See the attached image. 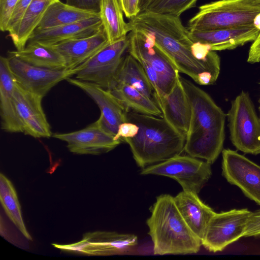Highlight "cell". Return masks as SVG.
Masks as SVG:
<instances>
[{"label": "cell", "instance_id": "obj_10", "mask_svg": "<svg viewBox=\"0 0 260 260\" xmlns=\"http://www.w3.org/2000/svg\"><path fill=\"white\" fill-rule=\"evenodd\" d=\"M251 212L244 208L215 213L208 224L202 245L210 252L222 251L244 236Z\"/></svg>", "mask_w": 260, "mask_h": 260}, {"label": "cell", "instance_id": "obj_35", "mask_svg": "<svg viewBox=\"0 0 260 260\" xmlns=\"http://www.w3.org/2000/svg\"><path fill=\"white\" fill-rule=\"evenodd\" d=\"M101 0H66V4L74 7L99 13Z\"/></svg>", "mask_w": 260, "mask_h": 260}, {"label": "cell", "instance_id": "obj_21", "mask_svg": "<svg viewBox=\"0 0 260 260\" xmlns=\"http://www.w3.org/2000/svg\"><path fill=\"white\" fill-rule=\"evenodd\" d=\"M108 42L103 28L92 36L68 40L52 46L64 58L67 70H73L83 64Z\"/></svg>", "mask_w": 260, "mask_h": 260}, {"label": "cell", "instance_id": "obj_18", "mask_svg": "<svg viewBox=\"0 0 260 260\" xmlns=\"http://www.w3.org/2000/svg\"><path fill=\"white\" fill-rule=\"evenodd\" d=\"M260 30L255 26L189 31L192 40L207 45L212 51L234 49L254 41Z\"/></svg>", "mask_w": 260, "mask_h": 260}, {"label": "cell", "instance_id": "obj_31", "mask_svg": "<svg viewBox=\"0 0 260 260\" xmlns=\"http://www.w3.org/2000/svg\"><path fill=\"white\" fill-rule=\"evenodd\" d=\"M18 0H0V29L7 31L9 21Z\"/></svg>", "mask_w": 260, "mask_h": 260}, {"label": "cell", "instance_id": "obj_25", "mask_svg": "<svg viewBox=\"0 0 260 260\" xmlns=\"http://www.w3.org/2000/svg\"><path fill=\"white\" fill-rule=\"evenodd\" d=\"M57 0H32L18 24L9 32L17 50L23 49L49 6Z\"/></svg>", "mask_w": 260, "mask_h": 260}, {"label": "cell", "instance_id": "obj_13", "mask_svg": "<svg viewBox=\"0 0 260 260\" xmlns=\"http://www.w3.org/2000/svg\"><path fill=\"white\" fill-rule=\"evenodd\" d=\"M9 63L16 82L25 90L44 97L59 82L76 74L73 70H55L35 67L13 56Z\"/></svg>", "mask_w": 260, "mask_h": 260}, {"label": "cell", "instance_id": "obj_17", "mask_svg": "<svg viewBox=\"0 0 260 260\" xmlns=\"http://www.w3.org/2000/svg\"><path fill=\"white\" fill-rule=\"evenodd\" d=\"M156 103L161 111L162 118L186 136L189 126L191 108L179 75L170 91L156 98Z\"/></svg>", "mask_w": 260, "mask_h": 260}, {"label": "cell", "instance_id": "obj_24", "mask_svg": "<svg viewBox=\"0 0 260 260\" xmlns=\"http://www.w3.org/2000/svg\"><path fill=\"white\" fill-rule=\"evenodd\" d=\"M100 16V14L80 9L59 0L47 8L34 31H41L62 26Z\"/></svg>", "mask_w": 260, "mask_h": 260}, {"label": "cell", "instance_id": "obj_22", "mask_svg": "<svg viewBox=\"0 0 260 260\" xmlns=\"http://www.w3.org/2000/svg\"><path fill=\"white\" fill-rule=\"evenodd\" d=\"M103 28L100 16L58 27L34 31L27 43L38 42L54 45L68 40L92 36Z\"/></svg>", "mask_w": 260, "mask_h": 260}, {"label": "cell", "instance_id": "obj_9", "mask_svg": "<svg viewBox=\"0 0 260 260\" xmlns=\"http://www.w3.org/2000/svg\"><path fill=\"white\" fill-rule=\"evenodd\" d=\"M128 45L127 36L117 41L108 42L78 67L76 78L95 84L107 90H112L116 85L117 72Z\"/></svg>", "mask_w": 260, "mask_h": 260}, {"label": "cell", "instance_id": "obj_3", "mask_svg": "<svg viewBox=\"0 0 260 260\" xmlns=\"http://www.w3.org/2000/svg\"><path fill=\"white\" fill-rule=\"evenodd\" d=\"M127 121L139 127L137 134L125 138L137 164L143 169L181 154L185 136L164 118L133 111L127 113Z\"/></svg>", "mask_w": 260, "mask_h": 260}, {"label": "cell", "instance_id": "obj_38", "mask_svg": "<svg viewBox=\"0 0 260 260\" xmlns=\"http://www.w3.org/2000/svg\"><path fill=\"white\" fill-rule=\"evenodd\" d=\"M148 0H140V10L142 6L145 4Z\"/></svg>", "mask_w": 260, "mask_h": 260}, {"label": "cell", "instance_id": "obj_12", "mask_svg": "<svg viewBox=\"0 0 260 260\" xmlns=\"http://www.w3.org/2000/svg\"><path fill=\"white\" fill-rule=\"evenodd\" d=\"M222 175L260 206V166L230 149L222 151Z\"/></svg>", "mask_w": 260, "mask_h": 260}, {"label": "cell", "instance_id": "obj_2", "mask_svg": "<svg viewBox=\"0 0 260 260\" xmlns=\"http://www.w3.org/2000/svg\"><path fill=\"white\" fill-rule=\"evenodd\" d=\"M191 108L184 151L214 163L223 150L226 114L204 90L181 77Z\"/></svg>", "mask_w": 260, "mask_h": 260}, {"label": "cell", "instance_id": "obj_11", "mask_svg": "<svg viewBox=\"0 0 260 260\" xmlns=\"http://www.w3.org/2000/svg\"><path fill=\"white\" fill-rule=\"evenodd\" d=\"M137 245L138 238L134 234L105 231L85 233L81 241L71 244H52L63 250L99 256L127 254Z\"/></svg>", "mask_w": 260, "mask_h": 260}, {"label": "cell", "instance_id": "obj_40", "mask_svg": "<svg viewBox=\"0 0 260 260\" xmlns=\"http://www.w3.org/2000/svg\"><path fill=\"white\" fill-rule=\"evenodd\" d=\"M259 112H260V106H259ZM259 118H260V116H259Z\"/></svg>", "mask_w": 260, "mask_h": 260}, {"label": "cell", "instance_id": "obj_34", "mask_svg": "<svg viewBox=\"0 0 260 260\" xmlns=\"http://www.w3.org/2000/svg\"><path fill=\"white\" fill-rule=\"evenodd\" d=\"M138 129L139 127L136 124L127 121L119 125L115 138L122 142L125 138H132L135 136Z\"/></svg>", "mask_w": 260, "mask_h": 260}, {"label": "cell", "instance_id": "obj_26", "mask_svg": "<svg viewBox=\"0 0 260 260\" xmlns=\"http://www.w3.org/2000/svg\"><path fill=\"white\" fill-rule=\"evenodd\" d=\"M118 84L129 85L156 103L154 90L146 73L138 60L129 54L123 57L119 66L116 76V85Z\"/></svg>", "mask_w": 260, "mask_h": 260}, {"label": "cell", "instance_id": "obj_4", "mask_svg": "<svg viewBox=\"0 0 260 260\" xmlns=\"http://www.w3.org/2000/svg\"><path fill=\"white\" fill-rule=\"evenodd\" d=\"M154 255L188 254L199 252L202 241L188 227L169 194L157 197L147 219Z\"/></svg>", "mask_w": 260, "mask_h": 260}, {"label": "cell", "instance_id": "obj_5", "mask_svg": "<svg viewBox=\"0 0 260 260\" xmlns=\"http://www.w3.org/2000/svg\"><path fill=\"white\" fill-rule=\"evenodd\" d=\"M127 52L143 67L154 90L156 98L168 93L179 72L148 33L131 30Z\"/></svg>", "mask_w": 260, "mask_h": 260}, {"label": "cell", "instance_id": "obj_27", "mask_svg": "<svg viewBox=\"0 0 260 260\" xmlns=\"http://www.w3.org/2000/svg\"><path fill=\"white\" fill-rule=\"evenodd\" d=\"M110 91L127 112L133 111L162 117L161 111L154 101L129 85L118 84Z\"/></svg>", "mask_w": 260, "mask_h": 260}, {"label": "cell", "instance_id": "obj_39", "mask_svg": "<svg viewBox=\"0 0 260 260\" xmlns=\"http://www.w3.org/2000/svg\"><path fill=\"white\" fill-rule=\"evenodd\" d=\"M255 1H257V2L260 3V0H255Z\"/></svg>", "mask_w": 260, "mask_h": 260}, {"label": "cell", "instance_id": "obj_36", "mask_svg": "<svg viewBox=\"0 0 260 260\" xmlns=\"http://www.w3.org/2000/svg\"><path fill=\"white\" fill-rule=\"evenodd\" d=\"M122 10L125 16L132 18L140 12V0H120Z\"/></svg>", "mask_w": 260, "mask_h": 260}, {"label": "cell", "instance_id": "obj_20", "mask_svg": "<svg viewBox=\"0 0 260 260\" xmlns=\"http://www.w3.org/2000/svg\"><path fill=\"white\" fill-rule=\"evenodd\" d=\"M175 204L182 218L201 241L215 212L200 199L198 193L183 190L174 197Z\"/></svg>", "mask_w": 260, "mask_h": 260}, {"label": "cell", "instance_id": "obj_16", "mask_svg": "<svg viewBox=\"0 0 260 260\" xmlns=\"http://www.w3.org/2000/svg\"><path fill=\"white\" fill-rule=\"evenodd\" d=\"M86 92L97 104L101 111L98 119L102 127L114 137L119 125L127 121V112L110 90L90 82L70 78L66 80Z\"/></svg>", "mask_w": 260, "mask_h": 260}, {"label": "cell", "instance_id": "obj_41", "mask_svg": "<svg viewBox=\"0 0 260 260\" xmlns=\"http://www.w3.org/2000/svg\"><path fill=\"white\" fill-rule=\"evenodd\" d=\"M119 1H120V0H119Z\"/></svg>", "mask_w": 260, "mask_h": 260}, {"label": "cell", "instance_id": "obj_28", "mask_svg": "<svg viewBox=\"0 0 260 260\" xmlns=\"http://www.w3.org/2000/svg\"><path fill=\"white\" fill-rule=\"evenodd\" d=\"M119 0H101L100 17L108 41L112 43L127 36L130 32L124 20Z\"/></svg>", "mask_w": 260, "mask_h": 260}, {"label": "cell", "instance_id": "obj_30", "mask_svg": "<svg viewBox=\"0 0 260 260\" xmlns=\"http://www.w3.org/2000/svg\"><path fill=\"white\" fill-rule=\"evenodd\" d=\"M197 1L198 0H148L141 8L140 12L147 11L179 17L185 11L195 7Z\"/></svg>", "mask_w": 260, "mask_h": 260}, {"label": "cell", "instance_id": "obj_6", "mask_svg": "<svg viewBox=\"0 0 260 260\" xmlns=\"http://www.w3.org/2000/svg\"><path fill=\"white\" fill-rule=\"evenodd\" d=\"M260 14V3L255 0H219L199 7L188 21L189 31L254 26Z\"/></svg>", "mask_w": 260, "mask_h": 260}, {"label": "cell", "instance_id": "obj_1", "mask_svg": "<svg viewBox=\"0 0 260 260\" xmlns=\"http://www.w3.org/2000/svg\"><path fill=\"white\" fill-rule=\"evenodd\" d=\"M131 30L149 34L179 71L197 84H214L220 71V59L204 44L193 42L189 31L179 17L170 14L141 12L131 19Z\"/></svg>", "mask_w": 260, "mask_h": 260}, {"label": "cell", "instance_id": "obj_15", "mask_svg": "<svg viewBox=\"0 0 260 260\" xmlns=\"http://www.w3.org/2000/svg\"><path fill=\"white\" fill-rule=\"evenodd\" d=\"M14 98L23 133L36 138L52 136L42 106L43 97L25 90L16 82Z\"/></svg>", "mask_w": 260, "mask_h": 260}, {"label": "cell", "instance_id": "obj_33", "mask_svg": "<svg viewBox=\"0 0 260 260\" xmlns=\"http://www.w3.org/2000/svg\"><path fill=\"white\" fill-rule=\"evenodd\" d=\"M259 236H260V209L252 212L249 216L243 237H258Z\"/></svg>", "mask_w": 260, "mask_h": 260}, {"label": "cell", "instance_id": "obj_29", "mask_svg": "<svg viewBox=\"0 0 260 260\" xmlns=\"http://www.w3.org/2000/svg\"><path fill=\"white\" fill-rule=\"evenodd\" d=\"M0 201L11 220L26 239L32 240L23 220L15 189L12 183L2 173L0 175Z\"/></svg>", "mask_w": 260, "mask_h": 260}, {"label": "cell", "instance_id": "obj_19", "mask_svg": "<svg viewBox=\"0 0 260 260\" xmlns=\"http://www.w3.org/2000/svg\"><path fill=\"white\" fill-rule=\"evenodd\" d=\"M16 79L11 71L8 57L0 58V109L2 128L9 133H23L14 98Z\"/></svg>", "mask_w": 260, "mask_h": 260}, {"label": "cell", "instance_id": "obj_14", "mask_svg": "<svg viewBox=\"0 0 260 260\" xmlns=\"http://www.w3.org/2000/svg\"><path fill=\"white\" fill-rule=\"evenodd\" d=\"M52 137L66 142L69 150L78 154L107 153L122 142L106 132L98 120L83 129L68 133H55Z\"/></svg>", "mask_w": 260, "mask_h": 260}, {"label": "cell", "instance_id": "obj_37", "mask_svg": "<svg viewBox=\"0 0 260 260\" xmlns=\"http://www.w3.org/2000/svg\"><path fill=\"white\" fill-rule=\"evenodd\" d=\"M247 61L250 63L260 62V32L250 47Z\"/></svg>", "mask_w": 260, "mask_h": 260}, {"label": "cell", "instance_id": "obj_7", "mask_svg": "<svg viewBox=\"0 0 260 260\" xmlns=\"http://www.w3.org/2000/svg\"><path fill=\"white\" fill-rule=\"evenodd\" d=\"M226 116L233 145L244 153L259 154L260 118L247 92L242 91L232 101Z\"/></svg>", "mask_w": 260, "mask_h": 260}, {"label": "cell", "instance_id": "obj_8", "mask_svg": "<svg viewBox=\"0 0 260 260\" xmlns=\"http://www.w3.org/2000/svg\"><path fill=\"white\" fill-rule=\"evenodd\" d=\"M211 165L189 155L179 154L142 169L141 174L171 178L180 184L183 190L198 193L211 176Z\"/></svg>", "mask_w": 260, "mask_h": 260}, {"label": "cell", "instance_id": "obj_23", "mask_svg": "<svg viewBox=\"0 0 260 260\" xmlns=\"http://www.w3.org/2000/svg\"><path fill=\"white\" fill-rule=\"evenodd\" d=\"M9 56L16 57L30 65L55 70H66L62 55L52 45L38 42L27 43L21 50L8 52Z\"/></svg>", "mask_w": 260, "mask_h": 260}, {"label": "cell", "instance_id": "obj_32", "mask_svg": "<svg viewBox=\"0 0 260 260\" xmlns=\"http://www.w3.org/2000/svg\"><path fill=\"white\" fill-rule=\"evenodd\" d=\"M32 1H18L9 21L7 31L12 30L18 24Z\"/></svg>", "mask_w": 260, "mask_h": 260}]
</instances>
